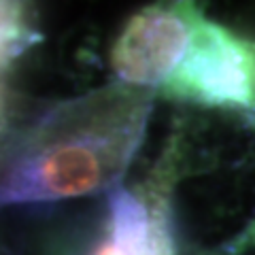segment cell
<instances>
[{
  "label": "cell",
  "mask_w": 255,
  "mask_h": 255,
  "mask_svg": "<svg viewBox=\"0 0 255 255\" xmlns=\"http://www.w3.org/2000/svg\"><path fill=\"white\" fill-rule=\"evenodd\" d=\"M153 100L155 92L115 79L38 111L0 147V209L117 191L142 147Z\"/></svg>",
  "instance_id": "6da1fadb"
},
{
  "label": "cell",
  "mask_w": 255,
  "mask_h": 255,
  "mask_svg": "<svg viewBox=\"0 0 255 255\" xmlns=\"http://www.w3.org/2000/svg\"><path fill=\"white\" fill-rule=\"evenodd\" d=\"M159 94L226 111L255 128V38L200 11L185 58Z\"/></svg>",
  "instance_id": "7a4b0ae2"
},
{
  "label": "cell",
  "mask_w": 255,
  "mask_h": 255,
  "mask_svg": "<svg viewBox=\"0 0 255 255\" xmlns=\"http://www.w3.org/2000/svg\"><path fill=\"white\" fill-rule=\"evenodd\" d=\"M200 11L194 2H155L134 13L111 53L117 81L162 92L185 58Z\"/></svg>",
  "instance_id": "3957f363"
},
{
  "label": "cell",
  "mask_w": 255,
  "mask_h": 255,
  "mask_svg": "<svg viewBox=\"0 0 255 255\" xmlns=\"http://www.w3.org/2000/svg\"><path fill=\"white\" fill-rule=\"evenodd\" d=\"M177 147L170 145L164 151V157L157 162L149 181L140 187L149 206V228L140 255H177L172 217V185L177 181Z\"/></svg>",
  "instance_id": "277c9868"
},
{
  "label": "cell",
  "mask_w": 255,
  "mask_h": 255,
  "mask_svg": "<svg viewBox=\"0 0 255 255\" xmlns=\"http://www.w3.org/2000/svg\"><path fill=\"white\" fill-rule=\"evenodd\" d=\"M149 228L145 194L119 187L111 194L109 215L98 245L90 255H140Z\"/></svg>",
  "instance_id": "5b68a950"
},
{
  "label": "cell",
  "mask_w": 255,
  "mask_h": 255,
  "mask_svg": "<svg viewBox=\"0 0 255 255\" xmlns=\"http://www.w3.org/2000/svg\"><path fill=\"white\" fill-rule=\"evenodd\" d=\"M41 41L43 32L32 4L0 0V73Z\"/></svg>",
  "instance_id": "8992f818"
},
{
  "label": "cell",
  "mask_w": 255,
  "mask_h": 255,
  "mask_svg": "<svg viewBox=\"0 0 255 255\" xmlns=\"http://www.w3.org/2000/svg\"><path fill=\"white\" fill-rule=\"evenodd\" d=\"M15 96L2 79H0V147L6 142L15 130Z\"/></svg>",
  "instance_id": "52a82bcc"
}]
</instances>
